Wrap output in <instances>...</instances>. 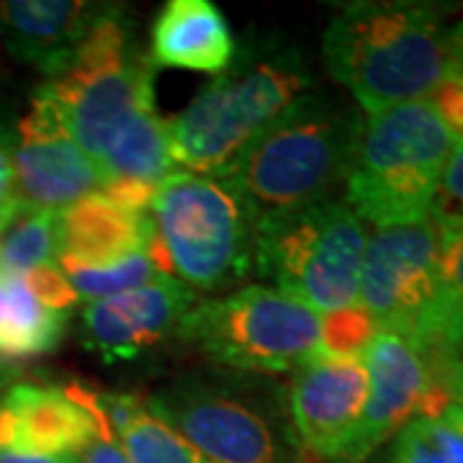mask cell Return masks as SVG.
<instances>
[{
    "label": "cell",
    "mask_w": 463,
    "mask_h": 463,
    "mask_svg": "<svg viewBox=\"0 0 463 463\" xmlns=\"http://www.w3.org/2000/svg\"><path fill=\"white\" fill-rule=\"evenodd\" d=\"M322 60L365 114H379L461 80L463 24L428 3H347L327 24Z\"/></svg>",
    "instance_id": "1"
},
{
    "label": "cell",
    "mask_w": 463,
    "mask_h": 463,
    "mask_svg": "<svg viewBox=\"0 0 463 463\" xmlns=\"http://www.w3.org/2000/svg\"><path fill=\"white\" fill-rule=\"evenodd\" d=\"M364 118L325 93H304L222 167L255 219L332 199L345 183Z\"/></svg>",
    "instance_id": "2"
},
{
    "label": "cell",
    "mask_w": 463,
    "mask_h": 463,
    "mask_svg": "<svg viewBox=\"0 0 463 463\" xmlns=\"http://www.w3.org/2000/svg\"><path fill=\"white\" fill-rule=\"evenodd\" d=\"M450 132L430 99L399 103L364 118L345 178V203L379 230L430 219L450 152Z\"/></svg>",
    "instance_id": "3"
},
{
    "label": "cell",
    "mask_w": 463,
    "mask_h": 463,
    "mask_svg": "<svg viewBox=\"0 0 463 463\" xmlns=\"http://www.w3.org/2000/svg\"><path fill=\"white\" fill-rule=\"evenodd\" d=\"M155 268L188 288L216 291L245 281L255 268V216L230 181L173 173L149 206Z\"/></svg>",
    "instance_id": "4"
},
{
    "label": "cell",
    "mask_w": 463,
    "mask_h": 463,
    "mask_svg": "<svg viewBox=\"0 0 463 463\" xmlns=\"http://www.w3.org/2000/svg\"><path fill=\"white\" fill-rule=\"evenodd\" d=\"M309 88L312 75L298 52L273 44L234 54L232 65L170 121L175 165L214 175Z\"/></svg>",
    "instance_id": "5"
},
{
    "label": "cell",
    "mask_w": 463,
    "mask_h": 463,
    "mask_svg": "<svg viewBox=\"0 0 463 463\" xmlns=\"http://www.w3.org/2000/svg\"><path fill=\"white\" fill-rule=\"evenodd\" d=\"M365 245V224L345 201L255 219V270L319 315L358 304Z\"/></svg>",
    "instance_id": "6"
},
{
    "label": "cell",
    "mask_w": 463,
    "mask_h": 463,
    "mask_svg": "<svg viewBox=\"0 0 463 463\" xmlns=\"http://www.w3.org/2000/svg\"><path fill=\"white\" fill-rule=\"evenodd\" d=\"M75 142L99 165L121 134L155 109V65L134 44L121 8H109L62 78L42 85Z\"/></svg>",
    "instance_id": "7"
},
{
    "label": "cell",
    "mask_w": 463,
    "mask_h": 463,
    "mask_svg": "<svg viewBox=\"0 0 463 463\" xmlns=\"http://www.w3.org/2000/svg\"><path fill=\"white\" fill-rule=\"evenodd\" d=\"M322 317L268 286H248L224 298L196 301L175 335L214 364L286 373L322 355Z\"/></svg>",
    "instance_id": "8"
},
{
    "label": "cell",
    "mask_w": 463,
    "mask_h": 463,
    "mask_svg": "<svg viewBox=\"0 0 463 463\" xmlns=\"http://www.w3.org/2000/svg\"><path fill=\"white\" fill-rule=\"evenodd\" d=\"M147 407L212 463H307L279 394L185 379L147 399Z\"/></svg>",
    "instance_id": "9"
},
{
    "label": "cell",
    "mask_w": 463,
    "mask_h": 463,
    "mask_svg": "<svg viewBox=\"0 0 463 463\" xmlns=\"http://www.w3.org/2000/svg\"><path fill=\"white\" fill-rule=\"evenodd\" d=\"M358 304L379 330L428 350L443 327L440 234L432 219L379 230L365 245Z\"/></svg>",
    "instance_id": "10"
},
{
    "label": "cell",
    "mask_w": 463,
    "mask_h": 463,
    "mask_svg": "<svg viewBox=\"0 0 463 463\" xmlns=\"http://www.w3.org/2000/svg\"><path fill=\"white\" fill-rule=\"evenodd\" d=\"M368 399L340 463H364L414 417L440 414L450 404L425 353L397 332L379 330L364 350Z\"/></svg>",
    "instance_id": "11"
},
{
    "label": "cell",
    "mask_w": 463,
    "mask_h": 463,
    "mask_svg": "<svg viewBox=\"0 0 463 463\" xmlns=\"http://www.w3.org/2000/svg\"><path fill=\"white\" fill-rule=\"evenodd\" d=\"M11 157L21 201L33 209L65 212L103 191L99 165L75 142L42 85L33 93L29 114L18 121Z\"/></svg>",
    "instance_id": "12"
},
{
    "label": "cell",
    "mask_w": 463,
    "mask_h": 463,
    "mask_svg": "<svg viewBox=\"0 0 463 463\" xmlns=\"http://www.w3.org/2000/svg\"><path fill=\"white\" fill-rule=\"evenodd\" d=\"M368 399V373L361 358L317 355L294 371L288 417L304 453L340 463L355 435Z\"/></svg>",
    "instance_id": "13"
},
{
    "label": "cell",
    "mask_w": 463,
    "mask_h": 463,
    "mask_svg": "<svg viewBox=\"0 0 463 463\" xmlns=\"http://www.w3.org/2000/svg\"><path fill=\"white\" fill-rule=\"evenodd\" d=\"M109 420L99 392L83 383H16L0 399V448L39 456H80Z\"/></svg>",
    "instance_id": "14"
},
{
    "label": "cell",
    "mask_w": 463,
    "mask_h": 463,
    "mask_svg": "<svg viewBox=\"0 0 463 463\" xmlns=\"http://www.w3.org/2000/svg\"><path fill=\"white\" fill-rule=\"evenodd\" d=\"M196 301L194 288L170 276L118 297L90 301L83 312V345L99 353L103 364L129 361L178 330Z\"/></svg>",
    "instance_id": "15"
},
{
    "label": "cell",
    "mask_w": 463,
    "mask_h": 463,
    "mask_svg": "<svg viewBox=\"0 0 463 463\" xmlns=\"http://www.w3.org/2000/svg\"><path fill=\"white\" fill-rule=\"evenodd\" d=\"M111 5L85 0H5L0 33L18 62L36 67L47 80L62 78Z\"/></svg>",
    "instance_id": "16"
},
{
    "label": "cell",
    "mask_w": 463,
    "mask_h": 463,
    "mask_svg": "<svg viewBox=\"0 0 463 463\" xmlns=\"http://www.w3.org/2000/svg\"><path fill=\"white\" fill-rule=\"evenodd\" d=\"M149 240V214L132 212L103 194H93L60 212L57 265L103 268L134 252H145Z\"/></svg>",
    "instance_id": "17"
},
{
    "label": "cell",
    "mask_w": 463,
    "mask_h": 463,
    "mask_svg": "<svg viewBox=\"0 0 463 463\" xmlns=\"http://www.w3.org/2000/svg\"><path fill=\"white\" fill-rule=\"evenodd\" d=\"M234 54L230 24L212 0H170L152 24L149 60L155 67L219 75Z\"/></svg>",
    "instance_id": "18"
},
{
    "label": "cell",
    "mask_w": 463,
    "mask_h": 463,
    "mask_svg": "<svg viewBox=\"0 0 463 463\" xmlns=\"http://www.w3.org/2000/svg\"><path fill=\"white\" fill-rule=\"evenodd\" d=\"M67 312L42 304L21 279H0V364L32 361L60 345Z\"/></svg>",
    "instance_id": "19"
},
{
    "label": "cell",
    "mask_w": 463,
    "mask_h": 463,
    "mask_svg": "<svg viewBox=\"0 0 463 463\" xmlns=\"http://www.w3.org/2000/svg\"><path fill=\"white\" fill-rule=\"evenodd\" d=\"M173 167L175 160L170 145V121H165L157 111L139 116L99 163L103 185L137 183L157 188L167 175L175 173Z\"/></svg>",
    "instance_id": "20"
},
{
    "label": "cell",
    "mask_w": 463,
    "mask_h": 463,
    "mask_svg": "<svg viewBox=\"0 0 463 463\" xmlns=\"http://www.w3.org/2000/svg\"><path fill=\"white\" fill-rule=\"evenodd\" d=\"M60 212L24 206L0 232V279H21L33 268L57 263Z\"/></svg>",
    "instance_id": "21"
},
{
    "label": "cell",
    "mask_w": 463,
    "mask_h": 463,
    "mask_svg": "<svg viewBox=\"0 0 463 463\" xmlns=\"http://www.w3.org/2000/svg\"><path fill=\"white\" fill-rule=\"evenodd\" d=\"M381 463H463V410L414 417L397 432Z\"/></svg>",
    "instance_id": "22"
},
{
    "label": "cell",
    "mask_w": 463,
    "mask_h": 463,
    "mask_svg": "<svg viewBox=\"0 0 463 463\" xmlns=\"http://www.w3.org/2000/svg\"><path fill=\"white\" fill-rule=\"evenodd\" d=\"M114 432L129 463H212L149 412L147 404Z\"/></svg>",
    "instance_id": "23"
},
{
    "label": "cell",
    "mask_w": 463,
    "mask_h": 463,
    "mask_svg": "<svg viewBox=\"0 0 463 463\" xmlns=\"http://www.w3.org/2000/svg\"><path fill=\"white\" fill-rule=\"evenodd\" d=\"M60 268H62V273L72 286L75 297L90 298V301L127 294V291L147 286V283L163 276L152 263L147 250L134 252L129 258L116 260L111 265H103V268H75V265H60Z\"/></svg>",
    "instance_id": "24"
},
{
    "label": "cell",
    "mask_w": 463,
    "mask_h": 463,
    "mask_svg": "<svg viewBox=\"0 0 463 463\" xmlns=\"http://www.w3.org/2000/svg\"><path fill=\"white\" fill-rule=\"evenodd\" d=\"M376 322L368 317L361 304L322 317V355L337 358H361L373 335Z\"/></svg>",
    "instance_id": "25"
},
{
    "label": "cell",
    "mask_w": 463,
    "mask_h": 463,
    "mask_svg": "<svg viewBox=\"0 0 463 463\" xmlns=\"http://www.w3.org/2000/svg\"><path fill=\"white\" fill-rule=\"evenodd\" d=\"M438 234H440V307H443V327H446L448 319L463 315V222L450 227H438Z\"/></svg>",
    "instance_id": "26"
},
{
    "label": "cell",
    "mask_w": 463,
    "mask_h": 463,
    "mask_svg": "<svg viewBox=\"0 0 463 463\" xmlns=\"http://www.w3.org/2000/svg\"><path fill=\"white\" fill-rule=\"evenodd\" d=\"M430 219L435 227H450L463 222V145H456L448 157Z\"/></svg>",
    "instance_id": "27"
},
{
    "label": "cell",
    "mask_w": 463,
    "mask_h": 463,
    "mask_svg": "<svg viewBox=\"0 0 463 463\" xmlns=\"http://www.w3.org/2000/svg\"><path fill=\"white\" fill-rule=\"evenodd\" d=\"M21 281L26 283V288H29L42 304H47V307L57 309V312H67V309L78 301L72 286L67 281V276L62 273V268L57 263L33 268L26 276H21Z\"/></svg>",
    "instance_id": "28"
},
{
    "label": "cell",
    "mask_w": 463,
    "mask_h": 463,
    "mask_svg": "<svg viewBox=\"0 0 463 463\" xmlns=\"http://www.w3.org/2000/svg\"><path fill=\"white\" fill-rule=\"evenodd\" d=\"M11 145L14 139L8 134H0V232L8 227V222L26 206L21 201L16 183V167L11 157Z\"/></svg>",
    "instance_id": "29"
},
{
    "label": "cell",
    "mask_w": 463,
    "mask_h": 463,
    "mask_svg": "<svg viewBox=\"0 0 463 463\" xmlns=\"http://www.w3.org/2000/svg\"><path fill=\"white\" fill-rule=\"evenodd\" d=\"M425 358L430 365L463 364V315L448 319L435 343L425 350Z\"/></svg>",
    "instance_id": "30"
},
{
    "label": "cell",
    "mask_w": 463,
    "mask_h": 463,
    "mask_svg": "<svg viewBox=\"0 0 463 463\" xmlns=\"http://www.w3.org/2000/svg\"><path fill=\"white\" fill-rule=\"evenodd\" d=\"M432 106L438 109V114L443 116L450 132L458 137V142L463 139V83L453 80L446 83L443 88H438L430 96Z\"/></svg>",
    "instance_id": "31"
},
{
    "label": "cell",
    "mask_w": 463,
    "mask_h": 463,
    "mask_svg": "<svg viewBox=\"0 0 463 463\" xmlns=\"http://www.w3.org/2000/svg\"><path fill=\"white\" fill-rule=\"evenodd\" d=\"M78 463H129V458H127L124 448L118 443L116 432L111 430V425H109V428H103V430L96 435V440L78 456Z\"/></svg>",
    "instance_id": "32"
},
{
    "label": "cell",
    "mask_w": 463,
    "mask_h": 463,
    "mask_svg": "<svg viewBox=\"0 0 463 463\" xmlns=\"http://www.w3.org/2000/svg\"><path fill=\"white\" fill-rule=\"evenodd\" d=\"M430 368L438 383H440V389L450 399V404L456 402V407L463 410V364H440L430 365Z\"/></svg>",
    "instance_id": "33"
},
{
    "label": "cell",
    "mask_w": 463,
    "mask_h": 463,
    "mask_svg": "<svg viewBox=\"0 0 463 463\" xmlns=\"http://www.w3.org/2000/svg\"><path fill=\"white\" fill-rule=\"evenodd\" d=\"M0 463H78V456H39L0 448Z\"/></svg>",
    "instance_id": "34"
},
{
    "label": "cell",
    "mask_w": 463,
    "mask_h": 463,
    "mask_svg": "<svg viewBox=\"0 0 463 463\" xmlns=\"http://www.w3.org/2000/svg\"><path fill=\"white\" fill-rule=\"evenodd\" d=\"M458 83H463V75H461V80H458Z\"/></svg>",
    "instance_id": "35"
},
{
    "label": "cell",
    "mask_w": 463,
    "mask_h": 463,
    "mask_svg": "<svg viewBox=\"0 0 463 463\" xmlns=\"http://www.w3.org/2000/svg\"><path fill=\"white\" fill-rule=\"evenodd\" d=\"M458 145H463V139H461V142H458Z\"/></svg>",
    "instance_id": "36"
}]
</instances>
